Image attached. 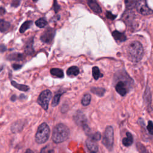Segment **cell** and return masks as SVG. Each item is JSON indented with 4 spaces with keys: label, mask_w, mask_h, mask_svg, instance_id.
<instances>
[{
    "label": "cell",
    "mask_w": 153,
    "mask_h": 153,
    "mask_svg": "<svg viewBox=\"0 0 153 153\" xmlns=\"http://www.w3.org/2000/svg\"><path fill=\"white\" fill-rule=\"evenodd\" d=\"M138 12L142 15H150L152 14V10L147 6L145 1H139L136 4Z\"/></svg>",
    "instance_id": "cell-8"
},
{
    "label": "cell",
    "mask_w": 153,
    "mask_h": 153,
    "mask_svg": "<svg viewBox=\"0 0 153 153\" xmlns=\"http://www.w3.org/2000/svg\"><path fill=\"white\" fill-rule=\"evenodd\" d=\"M74 120L77 125L82 127L85 132L89 134L90 131L88 124V120L86 118L85 114L81 111H77L74 116Z\"/></svg>",
    "instance_id": "cell-5"
},
{
    "label": "cell",
    "mask_w": 153,
    "mask_h": 153,
    "mask_svg": "<svg viewBox=\"0 0 153 153\" xmlns=\"http://www.w3.org/2000/svg\"><path fill=\"white\" fill-rule=\"evenodd\" d=\"M102 142L108 150H112L114 145V129L112 126H107L105 129Z\"/></svg>",
    "instance_id": "cell-4"
},
{
    "label": "cell",
    "mask_w": 153,
    "mask_h": 153,
    "mask_svg": "<svg viewBox=\"0 0 153 153\" xmlns=\"http://www.w3.org/2000/svg\"><path fill=\"white\" fill-rule=\"evenodd\" d=\"M35 25L37 26L40 28H43L47 25V22L44 18H40L35 22Z\"/></svg>",
    "instance_id": "cell-25"
},
{
    "label": "cell",
    "mask_w": 153,
    "mask_h": 153,
    "mask_svg": "<svg viewBox=\"0 0 153 153\" xmlns=\"http://www.w3.org/2000/svg\"><path fill=\"white\" fill-rule=\"evenodd\" d=\"M90 90L93 94H96L100 97L103 96L105 93V89L102 88H92Z\"/></svg>",
    "instance_id": "cell-18"
},
{
    "label": "cell",
    "mask_w": 153,
    "mask_h": 153,
    "mask_svg": "<svg viewBox=\"0 0 153 153\" xmlns=\"http://www.w3.org/2000/svg\"><path fill=\"white\" fill-rule=\"evenodd\" d=\"M52 92L49 90H45L41 93L38 98V103L44 110H47L49 102L52 98Z\"/></svg>",
    "instance_id": "cell-6"
},
{
    "label": "cell",
    "mask_w": 153,
    "mask_h": 153,
    "mask_svg": "<svg viewBox=\"0 0 153 153\" xmlns=\"http://www.w3.org/2000/svg\"><path fill=\"white\" fill-rule=\"evenodd\" d=\"M10 59L12 60H21L23 59V54H11L10 55Z\"/></svg>",
    "instance_id": "cell-29"
},
{
    "label": "cell",
    "mask_w": 153,
    "mask_h": 153,
    "mask_svg": "<svg viewBox=\"0 0 153 153\" xmlns=\"http://www.w3.org/2000/svg\"><path fill=\"white\" fill-rule=\"evenodd\" d=\"M32 24V21H26L24 22L20 28V32L21 33L25 32L28 29H29L31 26Z\"/></svg>",
    "instance_id": "cell-24"
},
{
    "label": "cell",
    "mask_w": 153,
    "mask_h": 153,
    "mask_svg": "<svg viewBox=\"0 0 153 153\" xmlns=\"http://www.w3.org/2000/svg\"><path fill=\"white\" fill-rule=\"evenodd\" d=\"M10 26V25L8 22L3 20H0V31L1 32H5L7 31Z\"/></svg>",
    "instance_id": "cell-23"
},
{
    "label": "cell",
    "mask_w": 153,
    "mask_h": 153,
    "mask_svg": "<svg viewBox=\"0 0 153 153\" xmlns=\"http://www.w3.org/2000/svg\"><path fill=\"white\" fill-rule=\"evenodd\" d=\"M25 153H34L31 150H30V149H28V150H26V152Z\"/></svg>",
    "instance_id": "cell-35"
},
{
    "label": "cell",
    "mask_w": 153,
    "mask_h": 153,
    "mask_svg": "<svg viewBox=\"0 0 153 153\" xmlns=\"http://www.w3.org/2000/svg\"><path fill=\"white\" fill-rule=\"evenodd\" d=\"M91 153H96V152H91Z\"/></svg>",
    "instance_id": "cell-36"
},
{
    "label": "cell",
    "mask_w": 153,
    "mask_h": 153,
    "mask_svg": "<svg viewBox=\"0 0 153 153\" xmlns=\"http://www.w3.org/2000/svg\"><path fill=\"white\" fill-rule=\"evenodd\" d=\"M92 74L94 79L96 80H98L99 78H101L103 76V74L101 73L100 70L98 66L93 67L92 69Z\"/></svg>",
    "instance_id": "cell-20"
},
{
    "label": "cell",
    "mask_w": 153,
    "mask_h": 153,
    "mask_svg": "<svg viewBox=\"0 0 153 153\" xmlns=\"http://www.w3.org/2000/svg\"><path fill=\"white\" fill-rule=\"evenodd\" d=\"M138 148L141 153H149V152H148L147 149L145 148V147L141 144V143L138 144Z\"/></svg>",
    "instance_id": "cell-31"
},
{
    "label": "cell",
    "mask_w": 153,
    "mask_h": 153,
    "mask_svg": "<svg viewBox=\"0 0 153 153\" xmlns=\"http://www.w3.org/2000/svg\"><path fill=\"white\" fill-rule=\"evenodd\" d=\"M62 95V93H57L55 94L53 98V101L52 102V105L53 107H56L57 105H58L60 101V98Z\"/></svg>",
    "instance_id": "cell-26"
},
{
    "label": "cell",
    "mask_w": 153,
    "mask_h": 153,
    "mask_svg": "<svg viewBox=\"0 0 153 153\" xmlns=\"http://www.w3.org/2000/svg\"><path fill=\"white\" fill-rule=\"evenodd\" d=\"M70 135L69 128L63 124H59L54 128L52 134V140L56 143L65 141Z\"/></svg>",
    "instance_id": "cell-2"
},
{
    "label": "cell",
    "mask_w": 153,
    "mask_h": 153,
    "mask_svg": "<svg viewBox=\"0 0 153 153\" xmlns=\"http://www.w3.org/2000/svg\"><path fill=\"white\" fill-rule=\"evenodd\" d=\"M50 73L53 76H56L57 78H63V70L59 68H52L50 70Z\"/></svg>",
    "instance_id": "cell-17"
},
{
    "label": "cell",
    "mask_w": 153,
    "mask_h": 153,
    "mask_svg": "<svg viewBox=\"0 0 153 153\" xmlns=\"http://www.w3.org/2000/svg\"><path fill=\"white\" fill-rule=\"evenodd\" d=\"M88 4L89 7L94 13H96L98 14L102 13V9L101 7L96 1H94V0H89V1H88Z\"/></svg>",
    "instance_id": "cell-12"
},
{
    "label": "cell",
    "mask_w": 153,
    "mask_h": 153,
    "mask_svg": "<svg viewBox=\"0 0 153 153\" xmlns=\"http://www.w3.org/2000/svg\"><path fill=\"white\" fill-rule=\"evenodd\" d=\"M21 65H13V68L15 70H18L19 68H21Z\"/></svg>",
    "instance_id": "cell-34"
},
{
    "label": "cell",
    "mask_w": 153,
    "mask_h": 153,
    "mask_svg": "<svg viewBox=\"0 0 153 153\" xmlns=\"http://www.w3.org/2000/svg\"><path fill=\"white\" fill-rule=\"evenodd\" d=\"M56 34V30L53 28H49L43 33L40 40L43 43L50 44L52 42Z\"/></svg>",
    "instance_id": "cell-7"
},
{
    "label": "cell",
    "mask_w": 153,
    "mask_h": 153,
    "mask_svg": "<svg viewBox=\"0 0 153 153\" xmlns=\"http://www.w3.org/2000/svg\"><path fill=\"white\" fill-rule=\"evenodd\" d=\"M147 130L149 132V133L151 135H152L153 134V124L152 121H148V126H147Z\"/></svg>",
    "instance_id": "cell-30"
},
{
    "label": "cell",
    "mask_w": 153,
    "mask_h": 153,
    "mask_svg": "<svg viewBox=\"0 0 153 153\" xmlns=\"http://www.w3.org/2000/svg\"><path fill=\"white\" fill-rule=\"evenodd\" d=\"M137 1H125V3L126 8L128 10H132L134 7H136V4H137Z\"/></svg>",
    "instance_id": "cell-27"
},
{
    "label": "cell",
    "mask_w": 153,
    "mask_h": 153,
    "mask_svg": "<svg viewBox=\"0 0 153 153\" xmlns=\"http://www.w3.org/2000/svg\"><path fill=\"white\" fill-rule=\"evenodd\" d=\"M91 101V95L89 93L85 94L81 99V103L83 106H88Z\"/></svg>",
    "instance_id": "cell-21"
},
{
    "label": "cell",
    "mask_w": 153,
    "mask_h": 153,
    "mask_svg": "<svg viewBox=\"0 0 153 153\" xmlns=\"http://www.w3.org/2000/svg\"><path fill=\"white\" fill-rule=\"evenodd\" d=\"M133 142V138L132 134L129 132L126 133V137L124 138L122 141L123 145L125 147L130 146Z\"/></svg>",
    "instance_id": "cell-14"
},
{
    "label": "cell",
    "mask_w": 153,
    "mask_h": 153,
    "mask_svg": "<svg viewBox=\"0 0 153 153\" xmlns=\"http://www.w3.org/2000/svg\"><path fill=\"white\" fill-rule=\"evenodd\" d=\"M106 16L108 19H111V20H114V19L117 17V15L113 14L111 12H107L106 13Z\"/></svg>",
    "instance_id": "cell-32"
},
{
    "label": "cell",
    "mask_w": 153,
    "mask_h": 153,
    "mask_svg": "<svg viewBox=\"0 0 153 153\" xmlns=\"http://www.w3.org/2000/svg\"><path fill=\"white\" fill-rule=\"evenodd\" d=\"M144 99H145V102L147 105V107L148 108V111H151L152 110V107H151V93L150 92V88L147 85V87L146 88V90L145 91L144 93Z\"/></svg>",
    "instance_id": "cell-10"
},
{
    "label": "cell",
    "mask_w": 153,
    "mask_h": 153,
    "mask_svg": "<svg viewBox=\"0 0 153 153\" xmlns=\"http://www.w3.org/2000/svg\"><path fill=\"white\" fill-rule=\"evenodd\" d=\"M33 43H34L33 38H31V39H30L27 43L25 47V52L27 54H31L34 53V51L33 49Z\"/></svg>",
    "instance_id": "cell-16"
},
{
    "label": "cell",
    "mask_w": 153,
    "mask_h": 153,
    "mask_svg": "<svg viewBox=\"0 0 153 153\" xmlns=\"http://www.w3.org/2000/svg\"><path fill=\"white\" fill-rule=\"evenodd\" d=\"M116 90L117 92L120 94L121 96H124L128 93L126 84L121 81H119L116 85Z\"/></svg>",
    "instance_id": "cell-9"
},
{
    "label": "cell",
    "mask_w": 153,
    "mask_h": 153,
    "mask_svg": "<svg viewBox=\"0 0 153 153\" xmlns=\"http://www.w3.org/2000/svg\"><path fill=\"white\" fill-rule=\"evenodd\" d=\"M53 9L55 12V13H57L58 11L60 10V6L57 4L56 1H54V4H53Z\"/></svg>",
    "instance_id": "cell-33"
},
{
    "label": "cell",
    "mask_w": 153,
    "mask_h": 153,
    "mask_svg": "<svg viewBox=\"0 0 153 153\" xmlns=\"http://www.w3.org/2000/svg\"><path fill=\"white\" fill-rule=\"evenodd\" d=\"M12 84L14 86V88H16V89L20 90L21 91H23V92H27L29 90H30V87L29 86L26 85H23V84H19L18 83H17L16 82L12 81Z\"/></svg>",
    "instance_id": "cell-19"
},
{
    "label": "cell",
    "mask_w": 153,
    "mask_h": 153,
    "mask_svg": "<svg viewBox=\"0 0 153 153\" xmlns=\"http://www.w3.org/2000/svg\"><path fill=\"white\" fill-rule=\"evenodd\" d=\"M80 73V70L79 68L77 66H73L70 67L66 71V74L68 75L69 76H76V75H78Z\"/></svg>",
    "instance_id": "cell-15"
},
{
    "label": "cell",
    "mask_w": 153,
    "mask_h": 153,
    "mask_svg": "<svg viewBox=\"0 0 153 153\" xmlns=\"http://www.w3.org/2000/svg\"><path fill=\"white\" fill-rule=\"evenodd\" d=\"M128 56L130 61L133 62H138L143 56V48L142 45L138 41L132 42L128 46Z\"/></svg>",
    "instance_id": "cell-1"
},
{
    "label": "cell",
    "mask_w": 153,
    "mask_h": 153,
    "mask_svg": "<svg viewBox=\"0 0 153 153\" xmlns=\"http://www.w3.org/2000/svg\"><path fill=\"white\" fill-rule=\"evenodd\" d=\"M89 138H90V139H92V140L96 141V142H98L99 141L101 138V135L99 132H96L93 134H90L89 135Z\"/></svg>",
    "instance_id": "cell-28"
},
{
    "label": "cell",
    "mask_w": 153,
    "mask_h": 153,
    "mask_svg": "<svg viewBox=\"0 0 153 153\" xmlns=\"http://www.w3.org/2000/svg\"><path fill=\"white\" fill-rule=\"evenodd\" d=\"M133 13L131 12H126L125 13L123 14V19L124 21H125L126 22L129 23L131 21L133 20Z\"/></svg>",
    "instance_id": "cell-22"
},
{
    "label": "cell",
    "mask_w": 153,
    "mask_h": 153,
    "mask_svg": "<svg viewBox=\"0 0 153 153\" xmlns=\"http://www.w3.org/2000/svg\"><path fill=\"white\" fill-rule=\"evenodd\" d=\"M112 34V36L114 39L116 41H119L120 42H124V41H125L127 39L125 34L122 32H120L118 31H113Z\"/></svg>",
    "instance_id": "cell-13"
},
{
    "label": "cell",
    "mask_w": 153,
    "mask_h": 153,
    "mask_svg": "<svg viewBox=\"0 0 153 153\" xmlns=\"http://www.w3.org/2000/svg\"><path fill=\"white\" fill-rule=\"evenodd\" d=\"M86 146L92 152H96L98 150L97 142L92 140L90 138H88V139L86 140Z\"/></svg>",
    "instance_id": "cell-11"
},
{
    "label": "cell",
    "mask_w": 153,
    "mask_h": 153,
    "mask_svg": "<svg viewBox=\"0 0 153 153\" xmlns=\"http://www.w3.org/2000/svg\"><path fill=\"white\" fill-rule=\"evenodd\" d=\"M50 134V129L49 126L45 123L40 124L38 127L35 135V141L37 143L42 144L49 139Z\"/></svg>",
    "instance_id": "cell-3"
}]
</instances>
